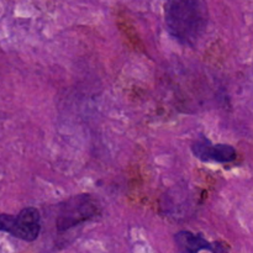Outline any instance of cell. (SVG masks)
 Returning <instances> with one entry per match:
<instances>
[{"mask_svg":"<svg viewBox=\"0 0 253 253\" xmlns=\"http://www.w3.org/2000/svg\"><path fill=\"white\" fill-rule=\"evenodd\" d=\"M166 24L174 39L194 46L207 27V4L204 0H169L166 9Z\"/></svg>","mask_w":253,"mask_h":253,"instance_id":"1","label":"cell"},{"mask_svg":"<svg viewBox=\"0 0 253 253\" xmlns=\"http://www.w3.org/2000/svg\"><path fill=\"white\" fill-rule=\"evenodd\" d=\"M95 214V205L88 194H81L69 199L62 207V212L57 221L61 231L76 226L79 222L88 220Z\"/></svg>","mask_w":253,"mask_h":253,"instance_id":"3","label":"cell"},{"mask_svg":"<svg viewBox=\"0 0 253 253\" xmlns=\"http://www.w3.org/2000/svg\"><path fill=\"white\" fill-rule=\"evenodd\" d=\"M192 151L195 157L203 162L229 163L236 158V150L232 146L224 145V143L212 145L205 137H202L193 143Z\"/></svg>","mask_w":253,"mask_h":253,"instance_id":"4","label":"cell"},{"mask_svg":"<svg viewBox=\"0 0 253 253\" xmlns=\"http://www.w3.org/2000/svg\"><path fill=\"white\" fill-rule=\"evenodd\" d=\"M0 231L7 232L22 241L32 242L41 231V216L36 208H25L19 215H0Z\"/></svg>","mask_w":253,"mask_h":253,"instance_id":"2","label":"cell"},{"mask_svg":"<svg viewBox=\"0 0 253 253\" xmlns=\"http://www.w3.org/2000/svg\"><path fill=\"white\" fill-rule=\"evenodd\" d=\"M174 242L180 253H199L207 250L211 253H229V249L222 242H209L202 235H194L190 231H179L175 234Z\"/></svg>","mask_w":253,"mask_h":253,"instance_id":"5","label":"cell"}]
</instances>
